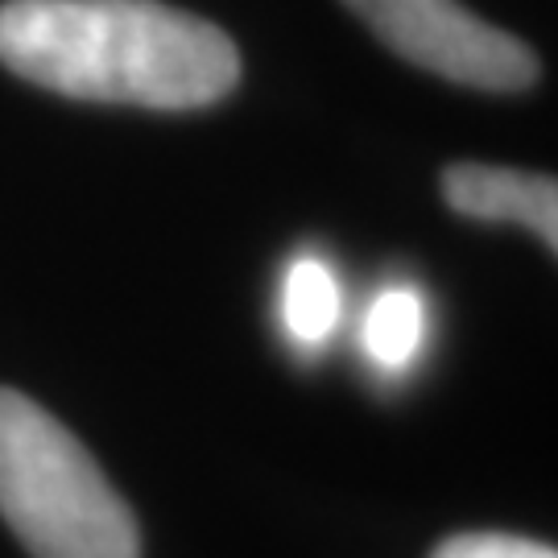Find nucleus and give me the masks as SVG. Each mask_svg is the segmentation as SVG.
<instances>
[{
  "mask_svg": "<svg viewBox=\"0 0 558 558\" xmlns=\"http://www.w3.org/2000/svg\"><path fill=\"white\" fill-rule=\"evenodd\" d=\"M442 199L468 220L521 223L546 240V248H558V186L550 174L459 161L442 170Z\"/></svg>",
  "mask_w": 558,
  "mask_h": 558,
  "instance_id": "4",
  "label": "nucleus"
},
{
  "mask_svg": "<svg viewBox=\"0 0 558 558\" xmlns=\"http://www.w3.org/2000/svg\"><path fill=\"white\" fill-rule=\"evenodd\" d=\"M430 558H558L546 542L513 538V534H459L447 538Z\"/></svg>",
  "mask_w": 558,
  "mask_h": 558,
  "instance_id": "7",
  "label": "nucleus"
},
{
  "mask_svg": "<svg viewBox=\"0 0 558 558\" xmlns=\"http://www.w3.org/2000/svg\"><path fill=\"white\" fill-rule=\"evenodd\" d=\"M281 323L286 331L315 348L336 331L339 323V286L336 274L319 257H299L286 269L281 286Z\"/></svg>",
  "mask_w": 558,
  "mask_h": 558,
  "instance_id": "5",
  "label": "nucleus"
},
{
  "mask_svg": "<svg viewBox=\"0 0 558 558\" xmlns=\"http://www.w3.org/2000/svg\"><path fill=\"white\" fill-rule=\"evenodd\" d=\"M393 54L480 92H525L538 59L521 38L468 13L459 0H343Z\"/></svg>",
  "mask_w": 558,
  "mask_h": 558,
  "instance_id": "3",
  "label": "nucleus"
},
{
  "mask_svg": "<svg viewBox=\"0 0 558 558\" xmlns=\"http://www.w3.org/2000/svg\"><path fill=\"white\" fill-rule=\"evenodd\" d=\"M0 518L34 558H141L112 480L54 414L0 389Z\"/></svg>",
  "mask_w": 558,
  "mask_h": 558,
  "instance_id": "2",
  "label": "nucleus"
},
{
  "mask_svg": "<svg viewBox=\"0 0 558 558\" xmlns=\"http://www.w3.org/2000/svg\"><path fill=\"white\" fill-rule=\"evenodd\" d=\"M364 343L368 356L385 368H405L422 343V299L405 286L385 290L364 323Z\"/></svg>",
  "mask_w": 558,
  "mask_h": 558,
  "instance_id": "6",
  "label": "nucleus"
},
{
  "mask_svg": "<svg viewBox=\"0 0 558 558\" xmlns=\"http://www.w3.org/2000/svg\"><path fill=\"white\" fill-rule=\"evenodd\" d=\"M0 62L71 100L158 112L220 104L240 80L220 25L158 0H4Z\"/></svg>",
  "mask_w": 558,
  "mask_h": 558,
  "instance_id": "1",
  "label": "nucleus"
}]
</instances>
